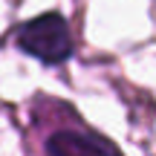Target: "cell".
<instances>
[{
  "label": "cell",
  "instance_id": "obj_1",
  "mask_svg": "<svg viewBox=\"0 0 156 156\" xmlns=\"http://www.w3.org/2000/svg\"><path fill=\"white\" fill-rule=\"evenodd\" d=\"M12 38H15V46L23 55L38 58L46 67H58V64L69 61L75 52L69 23L58 12H46V15H38L32 20L20 23Z\"/></svg>",
  "mask_w": 156,
  "mask_h": 156
},
{
  "label": "cell",
  "instance_id": "obj_2",
  "mask_svg": "<svg viewBox=\"0 0 156 156\" xmlns=\"http://www.w3.org/2000/svg\"><path fill=\"white\" fill-rule=\"evenodd\" d=\"M46 151L49 153H116L119 147L95 133H78L75 139L73 133H55L46 142Z\"/></svg>",
  "mask_w": 156,
  "mask_h": 156
}]
</instances>
